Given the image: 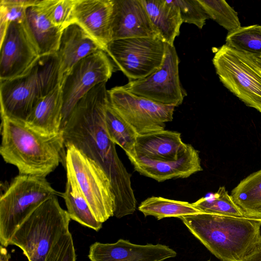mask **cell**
<instances>
[{
    "instance_id": "1",
    "label": "cell",
    "mask_w": 261,
    "mask_h": 261,
    "mask_svg": "<svg viewBox=\"0 0 261 261\" xmlns=\"http://www.w3.org/2000/svg\"><path fill=\"white\" fill-rule=\"evenodd\" d=\"M109 101L106 83L97 85L76 104L62 129L65 146L72 145L105 171L115 196L114 216L133 214L137 200L131 174L119 158L107 132L105 112Z\"/></svg>"
},
{
    "instance_id": "2",
    "label": "cell",
    "mask_w": 261,
    "mask_h": 261,
    "mask_svg": "<svg viewBox=\"0 0 261 261\" xmlns=\"http://www.w3.org/2000/svg\"><path fill=\"white\" fill-rule=\"evenodd\" d=\"M0 153L4 161L15 166L19 174L46 177L63 161V132L41 133L25 121L1 115Z\"/></svg>"
},
{
    "instance_id": "3",
    "label": "cell",
    "mask_w": 261,
    "mask_h": 261,
    "mask_svg": "<svg viewBox=\"0 0 261 261\" xmlns=\"http://www.w3.org/2000/svg\"><path fill=\"white\" fill-rule=\"evenodd\" d=\"M179 219L221 261H244L255 249L261 236V219L206 213Z\"/></svg>"
},
{
    "instance_id": "4",
    "label": "cell",
    "mask_w": 261,
    "mask_h": 261,
    "mask_svg": "<svg viewBox=\"0 0 261 261\" xmlns=\"http://www.w3.org/2000/svg\"><path fill=\"white\" fill-rule=\"evenodd\" d=\"M57 53L40 56L21 74L0 81L1 115L25 121L37 102L60 84Z\"/></svg>"
},
{
    "instance_id": "5",
    "label": "cell",
    "mask_w": 261,
    "mask_h": 261,
    "mask_svg": "<svg viewBox=\"0 0 261 261\" xmlns=\"http://www.w3.org/2000/svg\"><path fill=\"white\" fill-rule=\"evenodd\" d=\"M70 218L57 196L38 206L21 223L9 245L19 247L28 261H45L51 248L69 232Z\"/></svg>"
},
{
    "instance_id": "6",
    "label": "cell",
    "mask_w": 261,
    "mask_h": 261,
    "mask_svg": "<svg viewBox=\"0 0 261 261\" xmlns=\"http://www.w3.org/2000/svg\"><path fill=\"white\" fill-rule=\"evenodd\" d=\"M62 195L45 177L18 174L0 197V243L7 247L25 219L41 204L54 196Z\"/></svg>"
},
{
    "instance_id": "7",
    "label": "cell",
    "mask_w": 261,
    "mask_h": 261,
    "mask_svg": "<svg viewBox=\"0 0 261 261\" xmlns=\"http://www.w3.org/2000/svg\"><path fill=\"white\" fill-rule=\"evenodd\" d=\"M66 173L75 180L94 216L103 223L114 216L115 196L105 171L72 145H66Z\"/></svg>"
},
{
    "instance_id": "8",
    "label": "cell",
    "mask_w": 261,
    "mask_h": 261,
    "mask_svg": "<svg viewBox=\"0 0 261 261\" xmlns=\"http://www.w3.org/2000/svg\"><path fill=\"white\" fill-rule=\"evenodd\" d=\"M212 61L223 85L246 105L261 112V71L249 56L224 44Z\"/></svg>"
},
{
    "instance_id": "9",
    "label": "cell",
    "mask_w": 261,
    "mask_h": 261,
    "mask_svg": "<svg viewBox=\"0 0 261 261\" xmlns=\"http://www.w3.org/2000/svg\"><path fill=\"white\" fill-rule=\"evenodd\" d=\"M167 44L158 37L112 40L105 52L129 81L144 78L162 66Z\"/></svg>"
},
{
    "instance_id": "10",
    "label": "cell",
    "mask_w": 261,
    "mask_h": 261,
    "mask_svg": "<svg viewBox=\"0 0 261 261\" xmlns=\"http://www.w3.org/2000/svg\"><path fill=\"white\" fill-rule=\"evenodd\" d=\"M109 102L138 135L163 130L173 118L175 107L160 104L137 96L123 86L108 90Z\"/></svg>"
},
{
    "instance_id": "11",
    "label": "cell",
    "mask_w": 261,
    "mask_h": 261,
    "mask_svg": "<svg viewBox=\"0 0 261 261\" xmlns=\"http://www.w3.org/2000/svg\"><path fill=\"white\" fill-rule=\"evenodd\" d=\"M179 62L174 46L167 44L160 68L144 78L129 81L123 87L132 93L155 102L177 107L186 95L179 80Z\"/></svg>"
},
{
    "instance_id": "12",
    "label": "cell",
    "mask_w": 261,
    "mask_h": 261,
    "mask_svg": "<svg viewBox=\"0 0 261 261\" xmlns=\"http://www.w3.org/2000/svg\"><path fill=\"white\" fill-rule=\"evenodd\" d=\"M114 65L102 50L83 58L71 69L61 85L63 100L62 131L77 102L97 85L107 82Z\"/></svg>"
},
{
    "instance_id": "13",
    "label": "cell",
    "mask_w": 261,
    "mask_h": 261,
    "mask_svg": "<svg viewBox=\"0 0 261 261\" xmlns=\"http://www.w3.org/2000/svg\"><path fill=\"white\" fill-rule=\"evenodd\" d=\"M40 56L23 22H11L0 41V81L22 73Z\"/></svg>"
},
{
    "instance_id": "14",
    "label": "cell",
    "mask_w": 261,
    "mask_h": 261,
    "mask_svg": "<svg viewBox=\"0 0 261 261\" xmlns=\"http://www.w3.org/2000/svg\"><path fill=\"white\" fill-rule=\"evenodd\" d=\"M176 255L165 245H139L121 239L114 243H94L88 257L90 261H164Z\"/></svg>"
},
{
    "instance_id": "15",
    "label": "cell",
    "mask_w": 261,
    "mask_h": 261,
    "mask_svg": "<svg viewBox=\"0 0 261 261\" xmlns=\"http://www.w3.org/2000/svg\"><path fill=\"white\" fill-rule=\"evenodd\" d=\"M136 171L159 182L187 178L202 171L198 151L191 144L174 161H160L144 157H128Z\"/></svg>"
},
{
    "instance_id": "16",
    "label": "cell",
    "mask_w": 261,
    "mask_h": 261,
    "mask_svg": "<svg viewBox=\"0 0 261 261\" xmlns=\"http://www.w3.org/2000/svg\"><path fill=\"white\" fill-rule=\"evenodd\" d=\"M113 2L112 40L137 37L159 38L141 0Z\"/></svg>"
},
{
    "instance_id": "17",
    "label": "cell",
    "mask_w": 261,
    "mask_h": 261,
    "mask_svg": "<svg viewBox=\"0 0 261 261\" xmlns=\"http://www.w3.org/2000/svg\"><path fill=\"white\" fill-rule=\"evenodd\" d=\"M113 11V0H76L74 6L73 23L79 25L104 51L112 40Z\"/></svg>"
},
{
    "instance_id": "18",
    "label": "cell",
    "mask_w": 261,
    "mask_h": 261,
    "mask_svg": "<svg viewBox=\"0 0 261 261\" xmlns=\"http://www.w3.org/2000/svg\"><path fill=\"white\" fill-rule=\"evenodd\" d=\"M51 0H40L26 10L24 25L40 56L56 53L63 30L50 17Z\"/></svg>"
},
{
    "instance_id": "19",
    "label": "cell",
    "mask_w": 261,
    "mask_h": 261,
    "mask_svg": "<svg viewBox=\"0 0 261 261\" xmlns=\"http://www.w3.org/2000/svg\"><path fill=\"white\" fill-rule=\"evenodd\" d=\"M99 50H103L77 24L73 23L64 28L56 53L60 61V85L79 61Z\"/></svg>"
},
{
    "instance_id": "20",
    "label": "cell",
    "mask_w": 261,
    "mask_h": 261,
    "mask_svg": "<svg viewBox=\"0 0 261 261\" xmlns=\"http://www.w3.org/2000/svg\"><path fill=\"white\" fill-rule=\"evenodd\" d=\"M187 145V144L182 142L180 133L164 129L138 135L135 145V155L129 157L174 161L183 153Z\"/></svg>"
},
{
    "instance_id": "21",
    "label": "cell",
    "mask_w": 261,
    "mask_h": 261,
    "mask_svg": "<svg viewBox=\"0 0 261 261\" xmlns=\"http://www.w3.org/2000/svg\"><path fill=\"white\" fill-rule=\"evenodd\" d=\"M63 108V94L59 85L37 102L25 122L44 134L59 133L62 132Z\"/></svg>"
},
{
    "instance_id": "22",
    "label": "cell",
    "mask_w": 261,
    "mask_h": 261,
    "mask_svg": "<svg viewBox=\"0 0 261 261\" xmlns=\"http://www.w3.org/2000/svg\"><path fill=\"white\" fill-rule=\"evenodd\" d=\"M158 37L174 45L183 23L179 10L170 0H141Z\"/></svg>"
},
{
    "instance_id": "23",
    "label": "cell",
    "mask_w": 261,
    "mask_h": 261,
    "mask_svg": "<svg viewBox=\"0 0 261 261\" xmlns=\"http://www.w3.org/2000/svg\"><path fill=\"white\" fill-rule=\"evenodd\" d=\"M230 196L244 217L261 219V169L242 180Z\"/></svg>"
},
{
    "instance_id": "24",
    "label": "cell",
    "mask_w": 261,
    "mask_h": 261,
    "mask_svg": "<svg viewBox=\"0 0 261 261\" xmlns=\"http://www.w3.org/2000/svg\"><path fill=\"white\" fill-rule=\"evenodd\" d=\"M65 191L62 193L71 219L81 225L99 231L102 223L97 220L74 178L66 173Z\"/></svg>"
},
{
    "instance_id": "25",
    "label": "cell",
    "mask_w": 261,
    "mask_h": 261,
    "mask_svg": "<svg viewBox=\"0 0 261 261\" xmlns=\"http://www.w3.org/2000/svg\"><path fill=\"white\" fill-rule=\"evenodd\" d=\"M138 210L145 217L152 216L158 220L168 217L179 218L202 213L193 203L156 196L148 197L143 201Z\"/></svg>"
},
{
    "instance_id": "26",
    "label": "cell",
    "mask_w": 261,
    "mask_h": 261,
    "mask_svg": "<svg viewBox=\"0 0 261 261\" xmlns=\"http://www.w3.org/2000/svg\"><path fill=\"white\" fill-rule=\"evenodd\" d=\"M105 122L111 140L124 150L127 157L134 156L138 134L112 108L109 100L105 109Z\"/></svg>"
},
{
    "instance_id": "27",
    "label": "cell",
    "mask_w": 261,
    "mask_h": 261,
    "mask_svg": "<svg viewBox=\"0 0 261 261\" xmlns=\"http://www.w3.org/2000/svg\"><path fill=\"white\" fill-rule=\"evenodd\" d=\"M225 44L247 55L261 56V25L241 27L229 32Z\"/></svg>"
},
{
    "instance_id": "28",
    "label": "cell",
    "mask_w": 261,
    "mask_h": 261,
    "mask_svg": "<svg viewBox=\"0 0 261 261\" xmlns=\"http://www.w3.org/2000/svg\"><path fill=\"white\" fill-rule=\"evenodd\" d=\"M192 203L202 213L244 217L224 186L220 187L216 193Z\"/></svg>"
},
{
    "instance_id": "29",
    "label": "cell",
    "mask_w": 261,
    "mask_h": 261,
    "mask_svg": "<svg viewBox=\"0 0 261 261\" xmlns=\"http://www.w3.org/2000/svg\"><path fill=\"white\" fill-rule=\"evenodd\" d=\"M209 18L212 19L229 32L240 27L237 12L224 0H198Z\"/></svg>"
},
{
    "instance_id": "30",
    "label": "cell",
    "mask_w": 261,
    "mask_h": 261,
    "mask_svg": "<svg viewBox=\"0 0 261 261\" xmlns=\"http://www.w3.org/2000/svg\"><path fill=\"white\" fill-rule=\"evenodd\" d=\"M40 0H1L0 30L1 41L11 22H23L27 9Z\"/></svg>"
},
{
    "instance_id": "31",
    "label": "cell",
    "mask_w": 261,
    "mask_h": 261,
    "mask_svg": "<svg viewBox=\"0 0 261 261\" xmlns=\"http://www.w3.org/2000/svg\"><path fill=\"white\" fill-rule=\"evenodd\" d=\"M178 7L183 22L193 24L202 29L209 17L198 0H173Z\"/></svg>"
},
{
    "instance_id": "32",
    "label": "cell",
    "mask_w": 261,
    "mask_h": 261,
    "mask_svg": "<svg viewBox=\"0 0 261 261\" xmlns=\"http://www.w3.org/2000/svg\"><path fill=\"white\" fill-rule=\"evenodd\" d=\"M76 0H51L50 17L53 24L63 30L73 23Z\"/></svg>"
},
{
    "instance_id": "33",
    "label": "cell",
    "mask_w": 261,
    "mask_h": 261,
    "mask_svg": "<svg viewBox=\"0 0 261 261\" xmlns=\"http://www.w3.org/2000/svg\"><path fill=\"white\" fill-rule=\"evenodd\" d=\"M73 240L70 231L63 235L54 246L45 261H76Z\"/></svg>"
},
{
    "instance_id": "34",
    "label": "cell",
    "mask_w": 261,
    "mask_h": 261,
    "mask_svg": "<svg viewBox=\"0 0 261 261\" xmlns=\"http://www.w3.org/2000/svg\"><path fill=\"white\" fill-rule=\"evenodd\" d=\"M244 261H261V236L255 249Z\"/></svg>"
},
{
    "instance_id": "35",
    "label": "cell",
    "mask_w": 261,
    "mask_h": 261,
    "mask_svg": "<svg viewBox=\"0 0 261 261\" xmlns=\"http://www.w3.org/2000/svg\"><path fill=\"white\" fill-rule=\"evenodd\" d=\"M10 255L6 247L1 245L0 249V261H9Z\"/></svg>"
},
{
    "instance_id": "36",
    "label": "cell",
    "mask_w": 261,
    "mask_h": 261,
    "mask_svg": "<svg viewBox=\"0 0 261 261\" xmlns=\"http://www.w3.org/2000/svg\"><path fill=\"white\" fill-rule=\"evenodd\" d=\"M247 55L249 56V57L252 59V60L255 63V64L261 71V57L249 55Z\"/></svg>"
},
{
    "instance_id": "37",
    "label": "cell",
    "mask_w": 261,
    "mask_h": 261,
    "mask_svg": "<svg viewBox=\"0 0 261 261\" xmlns=\"http://www.w3.org/2000/svg\"></svg>"
},
{
    "instance_id": "38",
    "label": "cell",
    "mask_w": 261,
    "mask_h": 261,
    "mask_svg": "<svg viewBox=\"0 0 261 261\" xmlns=\"http://www.w3.org/2000/svg\"><path fill=\"white\" fill-rule=\"evenodd\" d=\"M261 57V56H260Z\"/></svg>"
}]
</instances>
